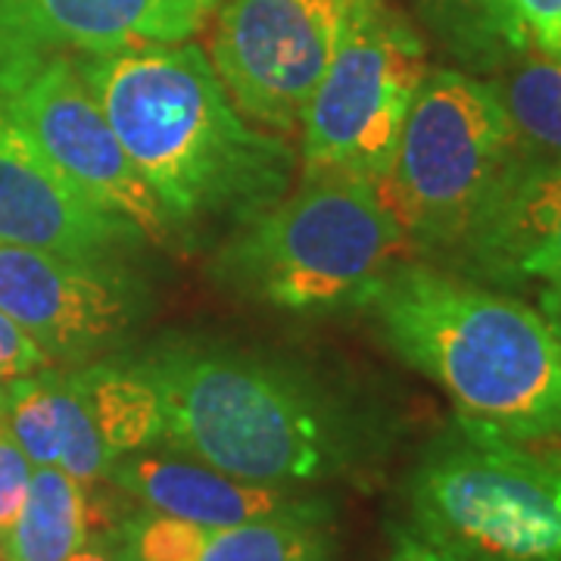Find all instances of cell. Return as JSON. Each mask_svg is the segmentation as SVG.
<instances>
[{
  "label": "cell",
  "instance_id": "obj_1",
  "mask_svg": "<svg viewBox=\"0 0 561 561\" xmlns=\"http://www.w3.org/2000/svg\"><path fill=\"white\" fill-rule=\"evenodd\" d=\"M131 365L160 397L162 446L238 481L306 490L381 456V421L287 362L175 337Z\"/></svg>",
  "mask_w": 561,
  "mask_h": 561
},
{
  "label": "cell",
  "instance_id": "obj_2",
  "mask_svg": "<svg viewBox=\"0 0 561 561\" xmlns=\"http://www.w3.org/2000/svg\"><path fill=\"white\" fill-rule=\"evenodd\" d=\"M76 60L172 231L221 216L241 221L284 197L294 172L287 140L247 122L201 44H147Z\"/></svg>",
  "mask_w": 561,
  "mask_h": 561
},
{
  "label": "cell",
  "instance_id": "obj_3",
  "mask_svg": "<svg viewBox=\"0 0 561 561\" xmlns=\"http://www.w3.org/2000/svg\"><path fill=\"white\" fill-rule=\"evenodd\" d=\"M359 309L456 415L515 440L561 437V343L540 309L405 260L375 280Z\"/></svg>",
  "mask_w": 561,
  "mask_h": 561
},
{
  "label": "cell",
  "instance_id": "obj_4",
  "mask_svg": "<svg viewBox=\"0 0 561 561\" xmlns=\"http://www.w3.org/2000/svg\"><path fill=\"white\" fill-rule=\"evenodd\" d=\"M405 250L400 221L371 181L316 175L243 216L216 272L250 300L309 316L359 306Z\"/></svg>",
  "mask_w": 561,
  "mask_h": 561
},
{
  "label": "cell",
  "instance_id": "obj_5",
  "mask_svg": "<svg viewBox=\"0 0 561 561\" xmlns=\"http://www.w3.org/2000/svg\"><path fill=\"white\" fill-rule=\"evenodd\" d=\"M412 534L459 561H561V449L456 419L405 481Z\"/></svg>",
  "mask_w": 561,
  "mask_h": 561
},
{
  "label": "cell",
  "instance_id": "obj_6",
  "mask_svg": "<svg viewBox=\"0 0 561 561\" xmlns=\"http://www.w3.org/2000/svg\"><path fill=\"white\" fill-rule=\"evenodd\" d=\"M515 150L493 81L427 69L378 184L409 247L453 253Z\"/></svg>",
  "mask_w": 561,
  "mask_h": 561
},
{
  "label": "cell",
  "instance_id": "obj_7",
  "mask_svg": "<svg viewBox=\"0 0 561 561\" xmlns=\"http://www.w3.org/2000/svg\"><path fill=\"white\" fill-rule=\"evenodd\" d=\"M427 76L419 32L383 0H346L341 35L302 113V179L381 184Z\"/></svg>",
  "mask_w": 561,
  "mask_h": 561
},
{
  "label": "cell",
  "instance_id": "obj_8",
  "mask_svg": "<svg viewBox=\"0 0 561 561\" xmlns=\"http://www.w3.org/2000/svg\"><path fill=\"white\" fill-rule=\"evenodd\" d=\"M0 106L91 201L165 243L172 228L81 79L76 54L0 47Z\"/></svg>",
  "mask_w": 561,
  "mask_h": 561
},
{
  "label": "cell",
  "instance_id": "obj_9",
  "mask_svg": "<svg viewBox=\"0 0 561 561\" xmlns=\"http://www.w3.org/2000/svg\"><path fill=\"white\" fill-rule=\"evenodd\" d=\"M346 0H225L209 62L247 119L300 128L334 44Z\"/></svg>",
  "mask_w": 561,
  "mask_h": 561
},
{
  "label": "cell",
  "instance_id": "obj_10",
  "mask_svg": "<svg viewBox=\"0 0 561 561\" xmlns=\"http://www.w3.org/2000/svg\"><path fill=\"white\" fill-rule=\"evenodd\" d=\"M0 312L20 324L54 365L98 362L144 312L119 262H84L0 243Z\"/></svg>",
  "mask_w": 561,
  "mask_h": 561
},
{
  "label": "cell",
  "instance_id": "obj_11",
  "mask_svg": "<svg viewBox=\"0 0 561 561\" xmlns=\"http://www.w3.org/2000/svg\"><path fill=\"white\" fill-rule=\"evenodd\" d=\"M138 228L62 175L0 106V243L69 260L119 262Z\"/></svg>",
  "mask_w": 561,
  "mask_h": 561
},
{
  "label": "cell",
  "instance_id": "obj_12",
  "mask_svg": "<svg viewBox=\"0 0 561 561\" xmlns=\"http://www.w3.org/2000/svg\"><path fill=\"white\" fill-rule=\"evenodd\" d=\"M106 483L131 496L140 508L206 527L256 522H331V502L306 490L238 481L203 461L165 453H131L119 459Z\"/></svg>",
  "mask_w": 561,
  "mask_h": 561
},
{
  "label": "cell",
  "instance_id": "obj_13",
  "mask_svg": "<svg viewBox=\"0 0 561 561\" xmlns=\"http://www.w3.org/2000/svg\"><path fill=\"white\" fill-rule=\"evenodd\" d=\"M216 0H0V47L110 54L179 44L203 28Z\"/></svg>",
  "mask_w": 561,
  "mask_h": 561
},
{
  "label": "cell",
  "instance_id": "obj_14",
  "mask_svg": "<svg viewBox=\"0 0 561 561\" xmlns=\"http://www.w3.org/2000/svg\"><path fill=\"white\" fill-rule=\"evenodd\" d=\"M103 540L116 561H331V534L316 522L206 527L138 508Z\"/></svg>",
  "mask_w": 561,
  "mask_h": 561
},
{
  "label": "cell",
  "instance_id": "obj_15",
  "mask_svg": "<svg viewBox=\"0 0 561 561\" xmlns=\"http://www.w3.org/2000/svg\"><path fill=\"white\" fill-rule=\"evenodd\" d=\"M0 419L32 465L60 468L84 486L106 483L116 465L72 368H41L0 383Z\"/></svg>",
  "mask_w": 561,
  "mask_h": 561
},
{
  "label": "cell",
  "instance_id": "obj_16",
  "mask_svg": "<svg viewBox=\"0 0 561 561\" xmlns=\"http://www.w3.org/2000/svg\"><path fill=\"white\" fill-rule=\"evenodd\" d=\"M88 490L60 468L35 465L20 515L0 537L3 561H69L84 549L98 524Z\"/></svg>",
  "mask_w": 561,
  "mask_h": 561
},
{
  "label": "cell",
  "instance_id": "obj_17",
  "mask_svg": "<svg viewBox=\"0 0 561 561\" xmlns=\"http://www.w3.org/2000/svg\"><path fill=\"white\" fill-rule=\"evenodd\" d=\"M421 20L474 72H500L527 57L530 35L515 0H419Z\"/></svg>",
  "mask_w": 561,
  "mask_h": 561
},
{
  "label": "cell",
  "instance_id": "obj_18",
  "mask_svg": "<svg viewBox=\"0 0 561 561\" xmlns=\"http://www.w3.org/2000/svg\"><path fill=\"white\" fill-rule=\"evenodd\" d=\"M515 147L537 160L561 162V60H518L493 81Z\"/></svg>",
  "mask_w": 561,
  "mask_h": 561
},
{
  "label": "cell",
  "instance_id": "obj_19",
  "mask_svg": "<svg viewBox=\"0 0 561 561\" xmlns=\"http://www.w3.org/2000/svg\"><path fill=\"white\" fill-rule=\"evenodd\" d=\"M32 471H35V465L28 461L20 443L13 440V434L0 419V537L10 530V524L20 515Z\"/></svg>",
  "mask_w": 561,
  "mask_h": 561
},
{
  "label": "cell",
  "instance_id": "obj_20",
  "mask_svg": "<svg viewBox=\"0 0 561 561\" xmlns=\"http://www.w3.org/2000/svg\"><path fill=\"white\" fill-rule=\"evenodd\" d=\"M41 368H54V362L47 359V353L16 321L0 312V383L41 371Z\"/></svg>",
  "mask_w": 561,
  "mask_h": 561
},
{
  "label": "cell",
  "instance_id": "obj_21",
  "mask_svg": "<svg viewBox=\"0 0 561 561\" xmlns=\"http://www.w3.org/2000/svg\"><path fill=\"white\" fill-rule=\"evenodd\" d=\"M530 44H537L546 57L561 60V0H515Z\"/></svg>",
  "mask_w": 561,
  "mask_h": 561
},
{
  "label": "cell",
  "instance_id": "obj_22",
  "mask_svg": "<svg viewBox=\"0 0 561 561\" xmlns=\"http://www.w3.org/2000/svg\"><path fill=\"white\" fill-rule=\"evenodd\" d=\"M518 280H542V284L561 280V209L552 221V228H549V234L522 265V278Z\"/></svg>",
  "mask_w": 561,
  "mask_h": 561
},
{
  "label": "cell",
  "instance_id": "obj_23",
  "mask_svg": "<svg viewBox=\"0 0 561 561\" xmlns=\"http://www.w3.org/2000/svg\"><path fill=\"white\" fill-rule=\"evenodd\" d=\"M390 561H437V552L421 540V537H415L412 530H397L393 534Z\"/></svg>",
  "mask_w": 561,
  "mask_h": 561
},
{
  "label": "cell",
  "instance_id": "obj_24",
  "mask_svg": "<svg viewBox=\"0 0 561 561\" xmlns=\"http://www.w3.org/2000/svg\"><path fill=\"white\" fill-rule=\"evenodd\" d=\"M540 312H542V319L549 321L552 334H556L561 343V280H556V284H546V287H542Z\"/></svg>",
  "mask_w": 561,
  "mask_h": 561
},
{
  "label": "cell",
  "instance_id": "obj_25",
  "mask_svg": "<svg viewBox=\"0 0 561 561\" xmlns=\"http://www.w3.org/2000/svg\"><path fill=\"white\" fill-rule=\"evenodd\" d=\"M69 561H116V556H113L110 542L103 540V534H101V537H91L88 546L79 549V552H76Z\"/></svg>",
  "mask_w": 561,
  "mask_h": 561
},
{
  "label": "cell",
  "instance_id": "obj_26",
  "mask_svg": "<svg viewBox=\"0 0 561 561\" xmlns=\"http://www.w3.org/2000/svg\"><path fill=\"white\" fill-rule=\"evenodd\" d=\"M431 549H434V546H431ZM434 552H437V549H434ZM437 561H459V559H453V556H443V552H437Z\"/></svg>",
  "mask_w": 561,
  "mask_h": 561
},
{
  "label": "cell",
  "instance_id": "obj_27",
  "mask_svg": "<svg viewBox=\"0 0 561 561\" xmlns=\"http://www.w3.org/2000/svg\"><path fill=\"white\" fill-rule=\"evenodd\" d=\"M0 561H3V556H0Z\"/></svg>",
  "mask_w": 561,
  "mask_h": 561
}]
</instances>
